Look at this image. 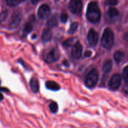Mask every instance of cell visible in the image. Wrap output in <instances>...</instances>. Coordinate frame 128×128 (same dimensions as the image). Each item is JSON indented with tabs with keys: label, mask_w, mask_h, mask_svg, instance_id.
<instances>
[{
	"label": "cell",
	"mask_w": 128,
	"mask_h": 128,
	"mask_svg": "<svg viewBox=\"0 0 128 128\" xmlns=\"http://www.w3.org/2000/svg\"><path fill=\"white\" fill-rule=\"evenodd\" d=\"M98 33L94 29H91L88 32L87 36L88 42L92 47L96 46L98 42Z\"/></svg>",
	"instance_id": "9c48e42d"
},
{
	"label": "cell",
	"mask_w": 128,
	"mask_h": 128,
	"mask_svg": "<svg viewBox=\"0 0 128 128\" xmlns=\"http://www.w3.org/2000/svg\"><path fill=\"white\" fill-rule=\"evenodd\" d=\"M30 85L32 92H35V93L38 92L39 90H40V83H39V81L37 78H31L30 80Z\"/></svg>",
	"instance_id": "4fadbf2b"
},
{
	"label": "cell",
	"mask_w": 128,
	"mask_h": 128,
	"mask_svg": "<svg viewBox=\"0 0 128 128\" xmlns=\"http://www.w3.org/2000/svg\"><path fill=\"white\" fill-rule=\"evenodd\" d=\"M21 13L20 11H16L12 13L9 21V27L10 29H15L19 26L21 20Z\"/></svg>",
	"instance_id": "8992f818"
},
{
	"label": "cell",
	"mask_w": 128,
	"mask_h": 128,
	"mask_svg": "<svg viewBox=\"0 0 128 128\" xmlns=\"http://www.w3.org/2000/svg\"><path fill=\"white\" fill-rule=\"evenodd\" d=\"M121 84V76L119 73H116L112 76L109 82V88L112 91H116L120 88Z\"/></svg>",
	"instance_id": "ba28073f"
},
{
	"label": "cell",
	"mask_w": 128,
	"mask_h": 128,
	"mask_svg": "<svg viewBox=\"0 0 128 128\" xmlns=\"http://www.w3.org/2000/svg\"><path fill=\"white\" fill-rule=\"evenodd\" d=\"M112 67V62L111 60H106L103 62L102 66V70L104 73L107 74L111 71Z\"/></svg>",
	"instance_id": "9a60e30c"
},
{
	"label": "cell",
	"mask_w": 128,
	"mask_h": 128,
	"mask_svg": "<svg viewBox=\"0 0 128 128\" xmlns=\"http://www.w3.org/2000/svg\"><path fill=\"white\" fill-rule=\"evenodd\" d=\"M122 76L126 82H128V66H126L124 68L123 72H122Z\"/></svg>",
	"instance_id": "603a6c76"
},
{
	"label": "cell",
	"mask_w": 128,
	"mask_h": 128,
	"mask_svg": "<svg viewBox=\"0 0 128 128\" xmlns=\"http://www.w3.org/2000/svg\"><path fill=\"white\" fill-rule=\"evenodd\" d=\"M99 74L96 69H92L89 72L85 78V84L89 88H93L98 82Z\"/></svg>",
	"instance_id": "3957f363"
},
{
	"label": "cell",
	"mask_w": 128,
	"mask_h": 128,
	"mask_svg": "<svg viewBox=\"0 0 128 128\" xmlns=\"http://www.w3.org/2000/svg\"><path fill=\"white\" fill-rule=\"evenodd\" d=\"M50 109V111L52 112V113H56L58 111V104L56 102H52L50 103V106H49Z\"/></svg>",
	"instance_id": "7402d4cb"
},
{
	"label": "cell",
	"mask_w": 128,
	"mask_h": 128,
	"mask_svg": "<svg viewBox=\"0 0 128 128\" xmlns=\"http://www.w3.org/2000/svg\"><path fill=\"white\" fill-rule=\"evenodd\" d=\"M118 3V1H114V0H108L105 1L106 5H108V6H115Z\"/></svg>",
	"instance_id": "d4e9b609"
},
{
	"label": "cell",
	"mask_w": 128,
	"mask_h": 128,
	"mask_svg": "<svg viewBox=\"0 0 128 128\" xmlns=\"http://www.w3.org/2000/svg\"><path fill=\"white\" fill-rule=\"evenodd\" d=\"M74 41V38H70L67 39L62 42V46L64 48H68L70 46H72Z\"/></svg>",
	"instance_id": "ffe728a7"
},
{
	"label": "cell",
	"mask_w": 128,
	"mask_h": 128,
	"mask_svg": "<svg viewBox=\"0 0 128 128\" xmlns=\"http://www.w3.org/2000/svg\"><path fill=\"white\" fill-rule=\"evenodd\" d=\"M101 11L97 2L94 1L90 2L86 11V18L88 20L92 23H98L101 20Z\"/></svg>",
	"instance_id": "6da1fadb"
},
{
	"label": "cell",
	"mask_w": 128,
	"mask_h": 128,
	"mask_svg": "<svg viewBox=\"0 0 128 128\" xmlns=\"http://www.w3.org/2000/svg\"><path fill=\"white\" fill-rule=\"evenodd\" d=\"M114 42V32L110 28L105 29L101 40V44L104 48L110 50L112 47Z\"/></svg>",
	"instance_id": "7a4b0ae2"
},
{
	"label": "cell",
	"mask_w": 128,
	"mask_h": 128,
	"mask_svg": "<svg viewBox=\"0 0 128 128\" xmlns=\"http://www.w3.org/2000/svg\"><path fill=\"white\" fill-rule=\"evenodd\" d=\"M59 19L56 14L53 15L49 18L47 21V26L49 28H52L56 27L58 25Z\"/></svg>",
	"instance_id": "7c38bea8"
},
{
	"label": "cell",
	"mask_w": 128,
	"mask_h": 128,
	"mask_svg": "<svg viewBox=\"0 0 128 128\" xmlns=\"http://www.w3.org/2000/svg\"><path fill=\"white\" fill-rule=\"evenodd\" d=\"M124 38L125 41H127V42H128V31H127V32H126V33L125 34L124 36Z\"/></svg>",
	"instance_id": "f1b7e54d"
},
{
	"label": "cell",
	"mask_w": 128,
	"mask_h": 128,
	"mask_svg": "<svg viewBox=\"0 0 128 128\" xmlns=\"http://www.w3.org/2000/svg\"><path fill=\"white\" fill-rule=\"evenodd\" d=\"M68 19V16L66 13H62L60 16V20L62 22H66Z\"/></svg>",
	"instance_id": "484cf974"
},
{
	"label": "cell",
	"mask_w": 128,
	"mask_h": 128,
	"mask_svg": "<svg viewBox=\"0 0 128 128\" xmlns=\"http://www.w3.org/2000/svg\"><path fill=\"white\" fill-rule=\"evenodd\" d=\"M38 2H39V1H31V2H32V4H36Z\"/></svg>",
	"instance_id": "4dcf8cb0"
},
{
	"label": "cell",
	"mask_w": 128,
	"mask_h": 128,
	"mask_svg": "<svg viewBox=\"0 0 128 128\" xmlns=\"http://www.w3.org/2000/svg\"><path fill=\"white\" fill-rule=\"evenodd\" d=\"M68 8L72 14L80 16L82 12V1L80 0H71L68 4Z\"/></svg>",
	"instance_id": "5b68a950"
},
{
	"label": "cell",
	"mask_w": 128,
	"mask_h": 128,
	"mask_svg": "<svg viewBox=\"0 0 128 128\" xmlns=\"http://www.w3.org/2000/svg\"><path fill=\"white\" fill-rule=\"evenodd\" d=\"M78 28V23L77 22H74L71 23L70 25V29L68 30V33L70 34H73L77 31Z\"/></svg>",
	"instance_id": "d6986e66"
},
{
	"label": "cell",
	"mask_w": 128,
	"mask_h": 128,
	"mask_svg": "<svg viewBox=\"0 0 128 128\" xmlns=\"http://www.w3.org/2000/svg\"><path fill=\"white\" fill-rule=\"evenodd\" d=\"M22 2V1H20V0H7V1H6V3L11 7L17 6Z\"/></svg>",
	"instance_id": "44dd1931"
},
{
	"label": "cell",
	"mask_w": 128,
	"mask_h": 128,
	"mask_svg": "<svg viewBox=\"0 0 128 128\" xmlns=\"http://www.w3.org/2000/svg\"><path fill=\"white\" fill-rule=\"evenodd\" d=\"M32 28H33V27H32V23L31 22V21L27 22V23L25 24L24 28L23 36H22V37L25 38L26 36H27L28 34L29 33H30V32L32 31Z\"/></svg>",
	"instance_id": "ac0fdd59"
},
{
	"label": "cell",
	"mask_w": 128,
	"mask_h": 128,
	"mask_svg": "<svg viewBox=\"0 0 128 128\" xmlns=\"http://www.w3.org/2000/svg\"><path fill=\"white\" fill-rule=\"evenodd\" d=\"M120 15L118 10L114 8H110L106 12V18L110 22H114L118 20Z\"/></svg>",
	"instance_id": "8fae6325"
},
{
	"label": "cell",
	"mask_w": 128,
	"mask_h": 128,
	"mask_svg": "<svg viewBox=\"0 0 128 128\" xmlns=\"http://www.w3.org/2000/svg\"><path fill=\"white\" fill-rule=\"evenodd\" d=\"M3 99H4V96H3V95H2V94H1V92H0V101H2V100H3Z\"/></svg>",
	"instance_id": "f546056e"
},
{
	"label": "cell",
	"mask_w": 128,
	"mask_h": 128,
	"mask_svg": "<svg viewBox=\"0 0 128 128\" xmlns=\"http://www.w3.org/2000/svg\"><path fill=\"white\" fill-rule=\"evenodd\" d=\"M60 57V51L56 48H52L47 50L43 54L44 60L48 63H52L58 61Z\"/></svg>",
	"instance_id": "277c9868"
},
{
	"label": "cell",
	"mask_w": 128,
	"mask_h": 128,
	"mask_svg": "<svg viewBox=\"0 0 128 128\" xmlns=\"http://www.w3.org/2000/svg\"><path fill=\"white\" fill-rule=\"evenodd\" d=\"M0 86H1V81H0ZM0 89H1V87H0Z\"/></svg>",
	"instance_id": "1f68e13d"
},
{
	"label": "cell",
	"mask_w": 128,
	"mask_h": 128,
	"mask_svg": "<svg viewBox=\"0 0 128 128\" xmlns=\"http://www.w3.org/2000/svg\"><path fill=\"white\" fill-rule=\"evenodd\" d=\"M51 13V8L50 6L46 4H41L38 8V16L40 20H46L50 16Z\"/></svg>",
	"instance_id": "52a82bcc"
},
{
	"label": "cell",
	"mask_w": 128,
	"mask_h": 128,
	"mask_svg": "<svg viewBox=\"0 0 128 128\" xmlns=\"http://www.w3.org/2000/svg\"><path fill=\"white\" fill-rule=\"evenodd\" d=\"M114 58L115 61L117 63L122 62L125 59V54L124 52L121 51H117L115 52L114 54Z\"/></svg>",
	"instance_id": "e0dca14e"
},
{
	"label": "cell",
	"mask_w": 128,
	"mask_h": 128,
	"mask_svg": "<svg viewBox=\"0 0 128 128\" xmlns=\"http://www.w3.org/2000/svg\"><path fill=\"white\" fill-rule=\"evenodd\" d=\"M82 46L81 42L78 41L74 44L71 51V56L72 58L75 60H79L82 56Z\"/></svg>",
	"instance_id": "30bf717a"
},
{
	"label": "cell",
	"mask_w": 128,
	"mask_h": 128,
	"mask_svg": "<svg viewBox=\"0 0 128 128\" xmlns=\"http://www.w3.org/2000/svg\"><path fill=\"white\" fill-rule=\"evenodd\" d=\"M92 54V52L90 51H86V52H84V56L86 58H89L91 56V55Z\"/></svg>",
	"instance_id": "83f0119b"
},
{
	"label": "cell",
	"mask_w": 128,
	"mask_h": 128,
	"mask_svg": "<svg viewBox=\"0 0 128 128\" xmlns=\"http://www.w3.org/2000/svg\"><path fill=\"white\" fill-rule=\"evenodd\" d=\"M45 84H46V88L51 91H58L60 89V85L54 81H46Z\"/></svg>",
	"instance_id": "2e32d148"
},
{
	"label": "cell",
	"mask_w": 128,
	"mask_h": 128,
	"mask_svg": "<svg viewBox=\"0 0 128 128\" xmlns=\"http://www.w3.org/2000/svg\"><path fill=\"white\" fill-rule=\"evenodd\" d=\"M52 39V32L50 29H45L42 31V35H41V40L43 42H47L51 41Z\"/></svg>",
	"instance_id": "5bb4252c"
},
{
	"label": "cell",
	"mask_w": 128,
	"mask_h": 128,
	"mask_svg": "<svg viewBox=\"0 0 128 128\" xmlns=\"http://www.w3.org/2000/svg\"><path fill=\"white\" fill-rule=\"evenodd\" d=\"M123 91L126 94H128V82H126L123 86Z\"/></svg>",
	"instance_id": "4316f807"
},
{
	"label": "cell",
	"mask_w": 128,
	"mask_h": 128,
	"mask_svg": "<svg viewBox=\"0 0 128 128\" xmlns=\"http://www.w3.org/2000/svg\"><path fill=\"white\" fill-rule=\"evenodd\" d=\"M8 13L7 11H2V12L0 14V22H1V21H5L8 17Z\"/></svg>",
	"instance_id": "cb8c5ba5"
}]
</instances>
